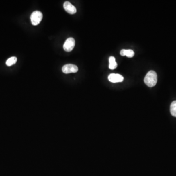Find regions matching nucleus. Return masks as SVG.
<instances>
[{
    "mask_svg": "<svg viewBox=\"0 0 176 176\" xmlns=\"http://www.w3.org/2000/svg\"><path fill=\"white\" fill-rule=\"evenodd\" d=\"M157 80L158 78L156 73L154 71H150L146 75L144 81L147 86L153 87L156 85Z\"/></svg>",
    "mask_w": 176,
    "mask_h": 176,
    "instance_id": "f257e3e1",
    "label": "nucleus"
},
{
    "mask_svg": "<svg viewBox=\"0 0 176 176\" xmlns=\"http://www.w3.org/2000/svg\"><path fill=\"white\" fill-rule=\"evenodd\" d=\"M43 19V14L39 11L33 12L30 16V20L32 25L36 26L40 23Z\"/></svg>",
    "mask_w": 176,
    "mask_h": 176,
    "instance_id": "f03ea898",
    "label": "nucleus"
},
{
    "mask_svg": "<svg viewBox=\"0 0 176 176\" xmlns=\"http://www.w3.org/2000/svg\"><path fill=\"white\" fill-rule=\"evenodd\" d=\"M62 71L64 73L68 74L70 73H75L78 72V67L76 65L69 64L64 65L62 69Z\"/></svg>",
    "mask_w": 176,
    "mask_h": 176,
    "instance_id": "7ed1b4c3",
    "label": "nucleus"
},
{
    "mask_svg": "<svg viewBox=\"0 0 176 176\" xmlns=\"http://www.w3.org/2000/svg\"><path fill=\"white\" fill-rule=\"evenodd\" d=\"M75 40L72 37L67 39L64 44L63 48L65 51L70 52L73 50L75 46Z\"/></svg>",
    "mask_w": 176,
    "mask_h": 176,
    "instance_id": "20e7f679",
    "label": "nucleus"
},
{
    "mask_svg": "<svg viewBox=\"0 0 176 176\" xmlns=\"http://www.w3.org/2000/svg\"><path fill=\"white\" fill-rule=\"evenodd\" d=\"M108 79L112 83H117L123 81L124 77L120 74L111 73L109 75Z\"/></svg>",
    "mask_w": 176,
    "mask_h": 176,
    "instance_id": "39448f33",
    "label": "nucleus"
},
{
    "mask_svg": "<svg viewBox=\"0 0 176 176\" xmlns=\"http://www.w3.org/2000/svg\"><path fill=\"white\" fill-rule=\"evenodd\" d=\"M65 11L70 14H74L77 12V8L69 2H65L64 3Z\"/></svg>",
    "mask_w": 176,
    "mask_h": 176,
    "instance_id": "423d86ee",
    "label": "nucleus"
},
{
    "mask_svg": "<svg viewBox=\"0 0 176 176\" xmlns=\"http://www.w3.org/2000/svg\"><path fill=\"white\" fill-rule=\"evenodd\" d=\"M120 54L122 56H126L129 58L133 57L135 55L134 52L132 50H122L120 51Z\"/></svg>",
    "mask_w": 176,
    "mask_h": 176,
    "instance_id": "0eeeda50",
    "label": "nucleus"
},
{
    "mask_svg": "<svg viewBox=\"0 0 176 176\" xmlns=\"http://www.w3.org/2000/svg\"><path fill=\"white\" fill-rule=\"evenodd\" d=\"M109 68L111 70H114L118 67V64L116 62V59L113 56L110 57L109 58Z\"/></svg>",
    "mask_w": 176,
    "mask_h": 176,
    "instance_id": "6e6552de",
    "label": "nucleus"
},
{
    "mask_svg": "<svg viewBox=\"0 0 176 176\" xmlns=\"http://www.w3.org/2000/svg\"><path fill=\"white\" fill-rule=\"evenodd\" d=\"M17 61V58L16 57H11L8 59L6 61V64L8 66H11L12 65L15 64Z\"/></svg>",
    "mask_w": 176,
    "mask_h": 176,
    "instance_id": "1a4fd4ad",
    "label": "nucleus"
},
{
    "mask_svg": "<svg viewBox=\"0 0 176 176\" xmlns=\"http://www.w3.org/2000/svg\"><path fill=\"white\" fill-rule=\"evenodd\" d=\"M170 112L173 116L176 117V101H174L170 106Z\"/></svg>",
    "mask_w": 176,
    "mask_h": 176,
    "instance_id": "9d476101",
    "label": "nucleus"
}]
</instances>
